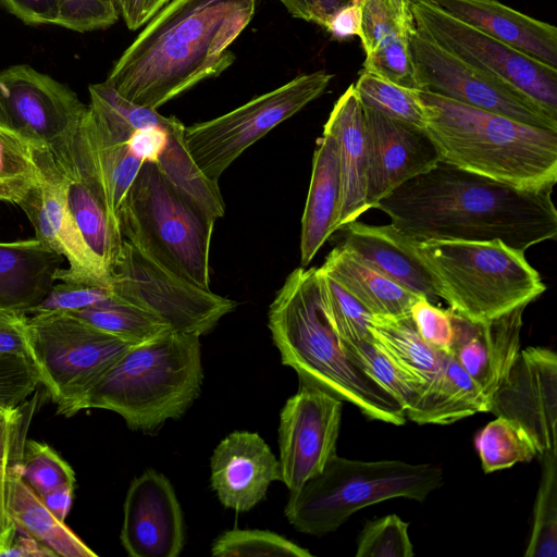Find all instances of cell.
<instances>
[{"instance_id": "cell-1", "label": "cell", "mask_w": 557, "mask_h": 557, "mask_svg": "<svg viewBox=\"0 0 557 557\" xmlns=\"http://www.w3.org/2000/svg\"><path fill=\"white\" fill-rule=\"evenodd\" d=\"M552 191L519 189L440 161L375 209L418 242L500 239L525 251L557 236Z\"/></svg>"}, {"instance_id": "cell-2", "label": "cell", "mask_w": 557, "mask_h": 557, "mask_svg": "<svg viewBox=\"0 0 557 557\" xmlns=\"http://www.w3.org/2000/svg\"><path fill=\"white\" fill-rule=\"evenodd\" d=\"M262 0H170L113 64L106 82L158 110L235 61L231 46Z\"/></svg>"}, {"instance_id": "cell-3", "label": "cell", "mask_w": 557, "mask_h": 557, "mask_svg": "<svg viewBox=\"0 0 557 557\" xmlns=\"http://www.w3.org/2000/svg\"><path fill=\"white\" fill-rule=\"evenodd\" d=\"M268 326L281 360L299 381L352 404L371 420L403 425L397 399L347 357L320 295L317 268L299 267L286 277L270 305Z\"/></svg>"}, {"instance_id": "cell-4", "label": "cell", "mask_w": 557, "mask_h": 557, "mask_svg": "<svg viewBox=\"0 0 557 557\" xmlns=\"http://www.w3.org/2000/svg\"><path fill=\"white\" fill-rule=\"evenodd\" d=\"M442 162L525 190L553 189L557 131L416 89Z\"/></svg>"}, {"instance_id": "cell-5", "label": "cell", "mask_w": 557, "mask_h": 557, "mask_svg": "<svg viewBox=\"0 0 557 557\" xmlns=\"http://www.w3.org/2000/svg\"><path fill=\"white\" fill-rule=\"evenodd\" d=\"M200 337L170 331L133 346L70 409L120 414L134 431L152 432L180 418L199 396L203 371Z\"/></svg>"}, {"instance_id": "cell-6", "label": "cell", "mask_w": 557, "mask_h": 557, "mask_svg": "<svg viewBox=\"0 0 557 557\" xmlns=\"http://www.w3.org/2000/svg\"><path fill=\"white\" fill-rule=\"evenodd\" d=\"M407 238L438 297L451 311L471 322H484L528 306L546 289L541 274L528 262L525 251L500 239Z\"/></svg>"}, {"instance_id": "cell-7", "label": "cell", "mask_w": 557, "mask_h": 557, "mask_svg": "<svg viewBox=\"0 0 557 557\" xmlns=\"http://www.w3.org/2000/svg\"><path fill=\"white\" fill-rule=\"evenodd\" d=\"M443 483L437 465L352 460L335 454L319 474L289 493L284 515L298 532L322 536L362 508L393 498L423 502Z\"/></svg>"}, {"instance_id": "cell-8", "label": "cell", "mask_w": 557, "mask_h": 557, "mask_svg": "<svg viewBox=\"0 0 557 557\" xmlns=\"http://www.w3.org/2000/svg\"><path fill=\"white\" fill-rule=\"evenodd\" d=\"M123 239L193 284L210 289L216 221L186 197L154 162H143L117 214Z\"/></svg>"}, {"instance_id": "cell-9", "label": "cell", "mask_w": 557, "mask_h": 557, "mask_svg": "<svg viewBox=\"0 0 557 557\" xmlns=\"http://www.w3.org/2000/svg\"><path fill=\"white\" fill-rule=\"evenodd\" d=\"M27 357L57 413L70 409L133 345L64 312L25 315Z\"/></svg>"}, {"instance_id": "cell-10", "label": "cell", "mask_w": 557, "mask_h": 557, "mask_svg": "<svg viewBox=\"0 0 557 557\" xmlns=\"http://www.w3.org/2000/svg\"><path fill=\"white\" fill-rule=\"evenodd\" d=\"M332 78L322 70L300 74L225 114L185 126L190 157L206 177L218 183L247 148L319 98Z\"/></svg>"}, {"instance_id": "cell-11", "label": "cell", "mask_w": 557, "mask_h": 557, "mask_svg": "<svg viewBox=\"0 0 557 557\" xmlns=\"http://www.w3.org/2000/svg\"><path fill=\"white\" fill-rule=\"evenodd\" d=\"M109 285L114 297L152 313L172 331L199 337L237 306L175 274L125 239Z\"/></svg>"}, {"instance_id": "cell-12", "label": "cell", "mask_w": 557, "mask_h": 557, "mask_svg": "<svg viewBox=\"0 0 557 557\" xmlns=\"http://www.w3.org/2000/svg\"><path fill=\"white\" fill-rule=\"evenodd\" d=\"M408 51L417 89L557 131V119L528 95L445 49L416 27L408 30Z\"/></svg>"}, {"instance_id": "cell-13", "label": "cell", "mask_w": 557, "mask_h": 557, "mask_svg": "<svg viewBox=\"0 0 557 557\" xmlns=\"http://www.w3.org/2000/svg\"><path fill=\"white\" fill-rule=\"evenodd\" d=\"M417 28L465 61L515 86L557 119V69L457 20L429 0H411Z\"/></svg>"}, {"instance_id": "cell-14", "label": "cell", "mask_w": 557, "mask_h": 557, "mask_svg": "<svg viewBox=\"0 0 557 557\" xmlns=\"http://www.w3.org/2000/svg\"><path fill=\"white\" fill-rule=\"evenodd\" d=\"M87 104L65 84L28 64L0 71V128L51 153L78 129Z\"/></svg>"}, {"instance_id": "cell-15", "label": "cell", "mask_w": 557, "mask_h": 557, "mask_svg": "<svg viewBox=\"0 0 557 557\" xmlns=\"http://www.w3.org/2000/svg\"><path fill=\"white\" fill-rule=\"evenodd\" d=\"M343 400L313 384L299 381L280 413L281 481L297 491L319 474L336 454Z\"/></svg>"}, {"instance_id": "cell-16", "label": "cell", "mask_w": 557, "mask_h": 557, "mask_svg": "<svg viewBox=\"0 0 557 557\" xmlns=\"http://www.w3.org/2000/svg\"><path fill=\"white\" fill-rule=\"evenodd\" d=\"M84 117L66 145L50 153L64 176L70 214L96 267L109 282L123 237L109 209Z\"/></svg>"}, {"instance_id": "cell-17", "label": "cell", "mask_w": 557, "mask_h": 557, "mask_svg": "<svg viewBox=\"0 0 557 557\" xmlns=\"http://www.w3.org/2000/svg\"><path fill=\"white\" fill-rule=\"evenodd\" d=\"M488 412L517 424L536 457L557 454L556 352L539 346L521 349L491 396Z\"/></svg>"}, {"instance_id": "cell-18", "label": "cell", "mask_w": 557, "mask_h": 557, "mask_svg": "<svg viewBox=\"0 0 557 557\" xmlns=\"http://www.w3.org/2000/svg\"><path fill=\"white\" fill-rule=\"evenodd\" d=\"M33 150L41 182L17 206L32 223L35 238L67 261L69 268H60L55 281L110 286L96 267L70 214L61 170L49 150Z\"/></svg>"}, {"instance_id": "cell-19", "label": "cell", "mask_w": 557, "mask_h": 557, "mask_svg": "<svg viewBox=\"0 0 557 557\" xmlns=\"http://www.w3.org/2000/svg\"><path fill=\"white\" fill-rule=\"evenodd\" d=\"M362 114L368 152L367 206L372 209L406 182L430 171L441 159L425 128L364 106Z\"/></svg>"}, {"instance_id": "cell-20", "label": "cell", "mask_w": 557, "mask_h": 557, "mask_svg": "<svg viewBox=\"0 0 557 557\" xmlns=\"http://www.w3.org/2000/svg\"><path fill=\"white\" fill-rule=\"evenodd\" d=\"M123 513L120 540L131 557H177L183 550V511L162 473L148 469L132 481Z\"/></svg>"}, {"instance_id": "cell-21", "label": "cell", "mask_w": 557, "mask_h": 557, "mask_svg": "<svg viewBox=\"0 0 557 557\" xmlns=\"http://www.w3.org/2000/svg\"><path fill=\"white\" fill-rule=\"evenodd\" d=\"M210 467L212 490L225 508L237 512L249 511L272 482L281 481L278 460L256 432L230 433L213 450Z\"/></svg>"}, {"instance_id": "cell-22", "label": "cell", "mask_w": 557, "mask_h": 557, "mask_svg": "<svg viewBox=\"0 0 557 557\" xmlns=\"http://www.w3.org/2000/svg\"><path fill=\"white\" fill-rule=\"evenodd\" d=\"M525 307L519 306L479 323L471 322L449 309L454 327L450 355L488 400L521 350Z\"/></svg>"}, {"instance_id": "cell-23", "label": "cell", "mask_w": 557, "mask_h": 557, "mask_svg": "<svg viewBox=\"0 0 557 557\" xmlns=\"http://www.w3.org/2000/svg\"><path fill=\"white\" fill-rule=\"evenodd\" d=\"M462 21L520 52L557 69V28L498 0H429Z\"/></svg>"}, {"instance_id": "cell-24", "label": "cell", "mask_w": 557, "mask_h": 557, "mask_svg": "<svg viewBox=\"0 0 557 557\" xmlns=\"http://www.w3.org/2000/svg\"><path fill=\"white\" fill-rule=\"evenodd\" d=\"M335 138L341 173L336 231L368 211V152L362 106L354 84L335 102L324 125Z\"/></svg>"}, {"instance_id": "cell-25", "label": "cell", "mask_w": 557, "mask_h": 557, "mask_svg": "<svg viewBox=\"0 0 557 557\" xmlns=\"http://www.w3.org/2000/svg\"><path fill=\"white\" fill-rule=\"evenodd\" d=\"M339 230L345 234L342 244L368 264L416 295L438 301L429 272L394 224L371 225L356 220Z\"/></svg>"}, {"instance_id": "cell-26", "label": "cell", "mask_w": 557, "mask_h": 557, "mask_svg": "<svg viewBox=\"0 0 557 557\" xmlns=\"http://www.w3.org/2000/svg\"><path fill=\"white\" fill-rule=\"evenodd\" d=\"M63 261L36 238L0 242V309L26 314L54 285Z\"/></svg>"}, {"instance_id": "cell-27", "label": "cell", "mask_w": 557, "mask_h": 557, "mask_svg": "<svg viewBox=\"0 0 557 557\" xmlns=\"http://www.w3.org/2000/svg\"><path fill=\"white\" fill-rule=\"evenodd\" d=\"M341 205V173L334 136L323 129L317 140L312 173L301 219L300 265L306 268L336 232Z\"/></svg>"}, {"instance_id": "cell-28", "label": "cell", "mask_w": 557, "mask_h": 557, "mask_svg": "<svg viewBox=\"0 0 557 557\" xmlns=\"http://www.w3.org/2000/svg\"><path fill=\"white\" fill-rule=\"evenodd\" d=\"M490 400L459 364L448 355L437 375L423 385L416 401L405 410L418 424L446 425L479 412H488Z\"/></svg>"}, {"instance_id": "cell-29", "label": "cell", "mask_w": 557, "mask_h": 557, "mask_svg": "<svg viewBox=\"0 0 557 557\" xmlns=\"http://www.w3.org/2000/svg\"><path fill=\"white\" fill-rule=\"evenodd\" d=\"M321 270L351 294L371 314H408L420 296L397 284L343 244L326 256Z\"/></svg>"}, {"instance_id": "cell-30", "label": "cell", "mask_w": 557, "mask_h": 557, "mask_svg": "<svg viewBox=\"0 0 557 557\" xmlns=\"http://www.w3.org/2000/svg\"><path fill=\"white\" fill-rule=\"evenodd\" d=\"M22 458L14 463L9 481L8 508L16 531L34 537L62 557L98 555L59 520L22 476Z\"/></svg>"}, {"instance_id": "cell-31", "label": "cell", "mask_w": 557, "mask_h": 557, "mask_svg": "<svg viewBox=\"0 0 557 557\" xmlns=\"http://www.w3.org/2000/svg\"><path fill=\"white\" fill-rule=\"evenodd\" d=\"M369 330L379 348L420 388L437 375L449 355L420 336L409 313L400 317L372 314Z\"/></svg>"}, {"instance_id": "cell-32", "label": "cell", "mask_w": 557, "mask_h": 557, "mask_svg": "<svg viewBox=\"0 0 557 557\" xmlns=\"http://www.w3.org/2000/svg\"><path fill=\"white\" fill-rule=\"evenodd\" d=\"M84 120L110 212L117 220L119 210L143 161L129 151L126 143L116 140L108 133L92 115L88 104Z\"/></svg>"}, {"instance_id": "cell-33", "label": "cell", "mask_w": 557, "mask_h": 557, "mask_svg": "<svg viewBox=\"0 0 557 557\" xmlns=\"http://www.w3.org/2000/svg\"><path fill=\"white\" fill-rule=\"evenodd\" d=\"M38 394L16 406H0V556L9 549L17 531L10 517L9 481L14 463L23 456L26 434Z\"/></svg>"}, {"instance_id": "cell-34", "label": "cell", "mask_w": 557, "mask_h": 557, "mask_svg": "<svg viewBox=\"0 0 557 557\" xmlns=\"http://www.w3.org/2000/svg\"><path fill=\"white\" fill-rule=\"evenodd\" d=\"M64 313L76 317L133 346L148 343L172 331L158 317L113 295L94 306Z\"/></svg>"}, {"instance_id": "cell-35", "label": "cell", "mask_w": 557, "mask_h": 557, "mask_svg": "<svg viewBox=\"0 0 557 557\" xmlns=\"http://www.w3.org/2000/svg\"><path fill=\"white\" fill-rule=\"evenodd\" d=\"M474 446L485 473L529 462L537 456L528 435L517 424L502 417L488 422L476 433Z\"/></svg>"}, {"instance_id": "cell-36", "label": "cell", "mask_w": 557, "mask_h": 557, "mask_svg": "<svg viewBox=\"0 0 557 557\" xmlns=\"http://www.w3.org/2000/svg\"><path fill=\"white\" fill-rule=\"evenodd\" d=\"M541 479L534 502L531 536L525 557L557 556V454L537 457Z\"/></svg>"}, {"instance_id": "cell-37", "label": "cell", "mask_w": 557, "mask_h": 557, "mask_svg": "<svg viewBox=\"0 0 557 557\" xmlns=\"http://www.w3.org/2000/svg\"><path fill=\"white\" fill-rule=\"evenodd\" d=\"M350 361L381 385L403 406L409 408L417 399L420 386L403 372L372 339H342Z\"/></svg>"}, {"instance_id": "cell-38", "label": "cell", "mask_w": 557, "mask_h": 557, "mask_svg": "<svg viewBox=\"0 0 557 557\" xmlns=\"http://www.w3.org/2000/svg\"><path fill=\"white\" fill-rule=\"evenodd\" d=\"M354 87L362 106L424 128V116L416 89L392 83L364 69Z\"/></svg>"}, {"instance_id": "cell-39", "label": "cell", "mask_w": 557, "mask_h": 557, "mask_svg": "<svg viewBox=\"0 0 557 557\" xmlns=\"http://www.w3.org/2000/svg\"><path fill=\"white\" fill-rule=\"evenodd\" d=\"M40 182L33 147L0 128V201L18 205Z\"/></svg>"}, {"instance_id": "cell-40", "label": "cell", "mask_w": 557, "mask_h": 557, "mask_svg": "<svg viewBox=\"0 0 557 557\" xmlns=\"http://www.w3.org/2000/svg\"><path fill=\"white\" fill-rule=\"evenodd\" d=\"M317 274L324 310L338 336L346 341L372 339V314L326 272L317 268Z\"/></svg>"}, {"instance_id": "cell-41", "label": "cell", "mask_w": 557, "mask_h": 557, "mask_svg": "<svg viewBox=\"0 0 557 557\" xmlns=\"http://www.w3.org/2000/svg\"><path fill=\"white\" fill-rule=\"evenodd\" d=\"M215 557H310L311 553L288 539L265 530L231 529L211 545Z\"/></svg>"}, {"instance_id": "cell-42", "label": "cell", "mask_w": 557, "mask_h": 557, "mask_svg": "<svg viewBox=\"0 0 557 557\" xmlns=\"http://www.w3.org/2000/svg\"><path fill=\"white\" fill-rule=\"evenodd\" d=\"M21 468L23 479L39 497L62 484L76 482L70 463L42 442L26 440Z\"/></svg>"}, {"instance_id": "cell-43", "label": "cell", "mask_w": 557, "mask_h": 557, "mask_svg": "<svg viewBox=\"0 0 557 557\" xmlns=\"http://www.w3.org/2000/svg\"><path fill=\"white\" fill-rule=\"evenodd\" d=\"M409 523L397 515L368 521L357 540V557H412Z\"/></svg>"}, {"instance_id": "cell-44", "label": "cell", "mask_w": 557, "mask_h": 557, "mask_svg": "<svg viewBox=\"0 0 557 557\" xmlns=\"http://www.w3.org/2000/svg\"><path fill=\"white\" fill-rule=\"evenodd\" d=\"M111 296L110 286L59 281V283H54L46 297L32 308L26 315L72 312L99 304Z\"/></svg>"}, {"instance_id": "cell-45", "label": "cell", "mask_w": 557, "mask_h": 557, "mask_svg": "<svg viewBox=\"0 0 557 557\" xmlns=\"http://www.w3.org/2000/svg\"><path fill=\"white\" fill-rule=\"evenodd\" d=\"M120 16L115 0H61L57 26L86 33L106 29Z\"/></svg>"}, {"instance_id": "cell-46", "label": "cell", "mask_w": 557, "mask_h": 557, "mask_svg": "<svg viewBox=\"0 0 557 557\" xmlns=\"http://www.w3.org/2000/svg\"><path fill=\"white\" fill-rule=\"evenodd\" d=\"M409 314L418 333L425 342L450 355L454 327L449 309H442L420 297L410 308Z\"/></svg>"}, {"instance_id": "cell-47", "label": "cell", "mask_w": 557, "mask_h": 557, "mask_svg": "<svg viewBox=\"0 0 557 557\" xmlns=\"http://www.w3.org/2000/svg\"><path fill=\"white\" fill-rule=\"evenodd\" d=\"M38 385V375L29 359L0 358V404L20 405L36 392Z\"/></svg>"}, {"instance_id": "cell-48", "label": "cell", "mask_w": 557, "mask_h": 557, "mask_svg": "<svg viewBox=\"0 0 557 557\" xmlns=\"http://www.w3.org/2000/svg\"><path fill=\"white\" fill-rule=\"evenodd\" d=\"M182 126L184 124L177 117L165 116L160 125L134 131L126 141L127 147L143 162L158 163L169 145L171 134Z\"/></svg>"}, {"instance_id": "cell-49", "label": "cell", "mask_w": 557, "mask_h": 557, "mask_svg": "<svg viewBox=\"0 0 557 557\" xmlns=\"http://www.w3.org/2000/svg\"><path fill=\"white\" fill-rule=\"evenodd\" d=\"M0 4L26 25H57L61 0H0Z\"/></svg>"}, {"instance_id": "cell-50", "label": "cell", "mask_w": 557, "mask_h": 557, "mask_svg": "<svg viewBox=\"0 0 557 557\" xmlns=\"http://www.w3.org/2000/svg\"><path fill=\"white\" fill-rule=\"evenodd\" d=\"M296 18L325 28L329 20L341 8L354 4V0H278Z\"/></svg>"}, {"instance_id": "cell-51", "label": "cell", "mask_w": 557, "mask_h": 557, "mask_svg": "<svg viewBox=\"0 0 557 557\" xmlns=\"http://www.w3.org/2000/svg\"><path fill=\"white\" fill-rule=\"evenodd\" d=\"M25 313L0 309V358H27L23 337Z\"/></svg>"}, {"instance_id": "cell-52", "label": "cell", "mask_w": 557, "mask_h": 557, "mask_svg": "<svg viewBox=\"0 0 557 557\" xmlns=\"http://www.w3.org/2000/svg\"><path fill=\"white\" fill-rule=\"evenodd\" d=\"M361 7L348 4L337 10L329 20L325 29L336 39H344L361 34Z\"/></svg>"}, {"instance_id": "cell-53", "label": "cell", "mask_w": 557, "mask_h": 557, "mask_svg": "<svg viewBox=\"0 0 557 557\" xmlns=\"http://www.w3.org/2000/svg\"><path fill=\"white\" fill-rule=\"evenodd\" d=\"M170 0H121L120 15L131 30L141 28Z\"/></svg>"}, {"instance_id": "cell-54", "label": "cell", "mask_w": 557, "mask_h": 557, "mask_svg": "<svg viewBox=\"0 0 557 557\" xmlns=\"http://www.w3.org/2000/svg\"><path fill=\"white\" fill-rule=\"evenodd\" d=\"M75 483L62 484L41 498L46 507L61 521H64L69 515L74 497Z\"/></svg>"}, {"instance_id": "cell-55", "label": "cell", "mask_w": 557, "mask_h": 557, "mask_svg": "<svg viewBox=\"0 0 557 557\" xmlns=\"http://www.w3.org/2000/svg\"><path fill=\"white\" fill-rule=\"evenodd\" d=\"M17 539L15 536L13 543L7 549L2 556H16V557H54L57 556L54 552L49 549L47 546L42 545L40 542L21 533Z\"/></svg>"}, {"instance_id": "cell-56", "label": "cell", "mask_w": 557, "mask_h": 557, "mask_svg": "<svg viewBox=\"0 0 557 557\" xmlns=\"http://www.w3.org/2000/svg\"><path fill=\"white\" fill-rule=\"evenodd\" d=\"M393 7L404 14H410L409 3L407 0H389Z\"/></svg>"}, {"instance_id": "cell-57", "label": "cell", "mask_w": 557, "mask_h": 557, "mask_svg": "<svg viewBox=\"0 0 557 557\" xmlns=\"http://www.w3.org/2000/svg\"><path fill=\"white\" fill-rule=\"evenodd\" d=\"M115 1H116L117 5H119V9H120V2H121V0H115Z\"/></svg>"}, {"instance_id": "cell-58", "label": "cell", "mask_w": 557, "mask_h": 557, "mask_svg": "<svg viewBox=\"0 0 557 557\" xmlns=\"http://www.w3.org/2000/svg\"><path fill=\"white\" fill-rule=\"evenodd\" d=\"M407 1H408V3H410L411 0H407Z\"/></svg>"}, {"instance_id": "cell-59", "label": "cell", "mask_w": 557, "mask_h": 557, "mask_svg": "<svg viewBox=\"0 0 557 557\" xmlns=\"http://www.w3.org/2000/svg\"><path fill=\"white\" fill-rule=\"evenodd\" d=\"M0 406H2V404H0Z\"/></svg>"}]
</instances>
